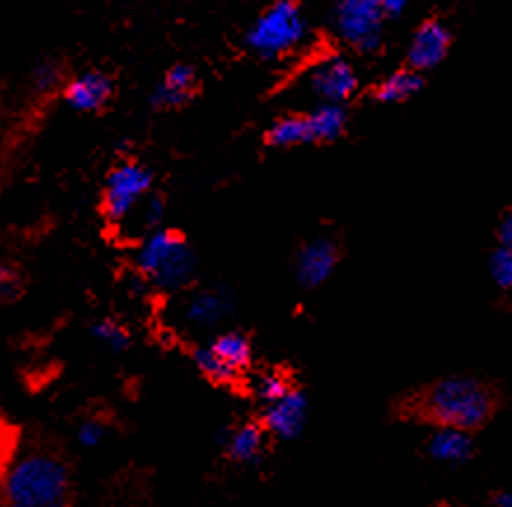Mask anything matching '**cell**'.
<instances>
[{"label":"cell","instance_id":"d4e9b609","mask_svg":"<svg viewBox=\"0 0 512 507\" xmlns=\"http://www.w3.org/2000/svg\"><path fill=\"white\" fill-rule=\"evenodd\" d=\"M489 269H491V279L496 281L498 288L512 290V253L498 248L496 253L491 255Z\"/></svg>","mask_w":512,"mask_h":507},{"label":"cell","instance_id":"44dd1931","mask_svg":"<svg viewBox=\"0 0 512 507\" xmlns=\"http://www.w3.org/2000/svg\"><path fill=\"white\" fill-rule=\"evenodd\" d=\"M92 337L113 353L127 351V346L131 342L129 330L124 328L120 321H115V318H101V321H96L92 325Z\"/></svg>","mask_w":512,"mask_h":507},{"label":"cell","instance_id":"e0dca14e","mask_svg":"<svg viewBox=\"0 0 512 507\" xmlns=\"http://www.w3.org/2000/svg\"><path fill=\"white\" fill-rule=\"evenodd\" d=\"M265 143L269 145V148H281V150L314 143V138H311L307 113H293V115L279 117V120H276L272 127L267 129Z\"/></svg>","mask_w":512,"mask_h":507},{"label":"cell","instance_id":"7a4b0ae2","mask_svg":"<svg viewBox=\"0 0 512 507\" xmlns=\"http://www.w3.org/2000/svg\"><path fill=\"white\" fill-rule=\"evenodd\" d=\"M3 500L5 507H71V468L45 451L24 456L5 475Z\"/></svg>","mask_w":512,"mask_h":507},{"label":"cell","instance_id":"ffe728a7","mask_svg":"<svg viewBox=\"0 0 512 507\" xmlns=\"http://www.w3.org/2000/svg\"><path fill=\"white\" fill-rule=\"evenodd\" d=\"M66 82V66L59 59L38 61L31 71V87L43 96L64 92Z\"/></svg>","mask_w":512,"mask_h":507},{"label":"cell","instance_id":"484cf974","mask_svg":"<svg viewBox=\"0 0 512 507\" xmlns=\"http://www.w3.org/2000/svg\"><path fill=\"white\" fill-rule=\"evenodd\" d=\"M106 435H108V423L99 419V416H92V419L82 421L78 428V442L87 449L99 447V444L106 440Z\"/></svg>","mask_w":512,"mask_h":507},{"label":"cell","instance_id":"d6986e66","mask_svg":"<svg viewBox=\"0 0 512 507\" xmlns=\"http://www.w3.org/2000/svg\"><path fill=\"white\" fill-rule=\"evenodd\" d=\"M421 87H424L421 73L412 71V68H400V71H393L389 78L375 89V99L382 103H405L410 101Z\"/></svg>","mask_w":512,"mask_h":507},{"label":"cell","instance_id":"ac0fdd59","mask_svg":"<svg viewBox=\"0 0 512 507\" xmlns=\"http://www.w3.org/2000/svg\"><path fill=\"white\" fill-rule=\"evenodd\" d=\"M309 129L314 143H332L344 134L349 122L347 106H335V103H321L309 110Z\"/></svg>","mask_w":512,"mask_h":507},{"label":"cell","instance_id":"603a6c76","mask_svg":"<svg viewBox=\"0 0 512 507\" xmlns=\"http://www.w3.org/2000/svg\"><path fill=\"white\" fill-rule=\"evenodd\" d=\"M290 388H293V384H290V379L286 377V374L267 372V374H262V377L258 379V384H255V395H258V400L262 402V405H269V402L283 398Z\"/></svg>","mask_w":512,"mask_h":507},{"label":"cell","instance_id":"7c38bea8","mask_svg":"<svg viewBox=\"0 0 512 507\" xmlns=\"http://www.w3.org/2000/svg\"><path fill=\"white\" fill-rule=\"evenodd\" d=\"M339 265V248L330 239H314L304 243L295 258V279L302 288L314 290L335 274Z\"/></svg>","mask_w":512,"mask_h":507},{"label":"cell","instance_id":"83f0119b","mask_svg":"<svg viewBox=\"0 0 512 507\" xmlns=\"http://www.w3.org/2000/svg\"><path fill=\"white\" fill-rule=\"evenodd\" d=\"M494 507H512V493H508V491L496 493Z\"/></svg>","mask_w":512,"mask_h":507},{"label":"cell","instance_id":"7402d4cb","mask_svg":"<svg viewBox=\"0 0 512 507\" xmlns=\"http://www.w3.org/2000/svg\"><path fill=\"white\" fill-rule=\"evenodd\" d=\"M164 215H166L164 199L159 197V194H150V197L138 206V211L134 213L131 222H136V225L145 232V236H148L164 227Z\"/></svg>","mask_w":512,"mask_h":507},{"label":"cell","instance_id":"8fae6325","mask_svg":"<svg viewBox=\"0 0 512 507\" xmlns=\"http://www.w3.org/2000/svg\"><path fill=\"white\" fill-rule=\"evenodd\" d=\"M449 45H452V33L438 19H428L412 33L410 45H407V68L424 73L440 66L445 61Z\"/></svg>","mask_w":512,"mask_h":507},{"label":"cell","instance_id":"4316f807","mask_svg":"<svg viewBox=\"0 0 512 507\" xmlns=\"http://www.w3.org/2000/svg\"><path fill=\"white\" fill-rule=\"evenodd\" d=\"M498 243L503 250H508V253H512V211L505 215L501 227H498Z\"/></svg>","mask_w":512,"mask_h":507},{"label":"cell","instance_id":"4fadbf2b","mask_svg":"<svg viewBox=\"0 0 512 507\" xmlns=\"http://www.w3.org/2000/svg\"><path fill=\"white\" fill-rule=\"evenodd\" d=\"M199 89V75L195 66L190 64H176L164 73L159 85L152 89L150 94V108L166 113V110H178L197 96Z\"/></svg>","mask_w":512,"mask_h":507},{"label":"cell","instance_id":"cb8c5ba5","mask_svg":"<svg viewBox=\"0 0 512 507\" xmlns=\"http://www.w3.org/2000/svg\"><path fill=\"white\" fill-rule=\"evenodd\" d=\"M24 293V274L15 265L0 262V304L15 302Z\"/></svg>","mask_w":512,"mask_h":507},{"label":"cell","instance_id":"30bf717a","mask_svg":"<svg viewBox=\"0 0 512 507\" xmlns=\"http://www.w3.org/2000/svg\"><path fill=\"white\" fill-rule=\"evenodd\" d=\"M307 412V395L293 386L283 398L265 405L260 421L267 428V433L276 440H295L302 433L304 423H307Z\"/></svg>","mask_w":512,"mask_h":507},{"label":"cell","instance_id":"5b68a950","mask_svg":"<svg viewBox=\"0 0 512 507\" xmlns=\"http://www.w3.org/2000/svg\"><path fill=\"white\" fill-rule=\"evenodd\" d=\"M307 22L297 0H272L246 33V45L265 61L288 57L304 43Z\"/></svg>","mask_w":512,"mask_h":507},{"label":"cell","instance_id":"8992f818","mask_svg":"<svg viewBox=\"0 0 512 507\" xmlns=\"http://www.w3.org/2000/svg\"><path fill=\"white\" fill-rule=\"evenodd\" d=\"M155 176L148 164L122 159L110 169L101 192V213L108 225L127 227L138 206L152 194Z\"/></svg>","mask_w":512,"mask_h":507},{"label":"cell","instance_id":"277c9868","mask_svg":"<svg viewBox=\"0 0 512 507\" xmlns=\"http://www.w3.org/2000/svg\"><path fill=\"white\" fill-rule=\"evenodd\" d=\"M407 10V0H339L335 5L337 36L358 54L384 47L386 26Z\"/></svg>","mask_w":512,"mask_h":507},{"label":"cell","instance_id":"5bb4252c","mask_svg":"<svg viewBox=\"0 0 512 507\" xmlns=\"http://www.w3.org/2000/svg\"><path fill=\"white\" fill-rule=\"evenodd\" d=\"M232 311V297L227 295L223 288H204L190 295L188 304H185V321L192 328L199 330H213L230 316Z\"/></svg>","mask_w":512,"mask_h":507},{"label":"cell","instance_id":"9c48e42d","mask_svg":"<svg viewBox=\"0 0 512 507\" xmlns=\"http://www.w3.org/2000/svg\"><path fill=\"white\" fill-rule=\"evenodd\" d=\"M61 96H64L66 106L73 108L75 113L94 115L106 110L110 101L115 99V82L106 71L89 68V71L68 78Z\"/></svg>","mask_w":512,"mask_h":507},{"label":"cell","instance_id":"6da1fadb","mask_svg":"<svg viewBox=\"0 0 512 507\" xmlns=\"http://www.w3.org/2000/svg\"><path fill=\"white\" fill-rule=\"evenodd\" d=\"M503 395L494 384L475 377H445L403 395L396 405L400 419L435 430L477 433L498 414Z\"/></svg>","mask_w":512,"mask_h":507},{"label":"cell","instance_id":"ba28073f","mask_svg":"<svg viewBox=\"0 0 512 507\" xmlns=\"http://www.w3.org/2000/svg\"><path fill=\"white\" fill-rule=\"evenodd\" d=\"M309 87L321 103L344 106L358 92V73L344 57H325L311 68Z\"/></svg>","mask_w":512,"mask_h":507},{"label":"cell","instance_id":"3957f363","mask_svg":"<svg viewBox=\"0 0 512 507\" xmlns=\"http://www.w3.org/2000/svg\"><path fill=\"white\" fill-rule=\"evenodd\" d=\"M136 272L145 286L176 293L195 281L197 255L181 232L162 227L145 236L138 246Z\"/></svg>","mask_w":512,"mask_h":507},{"label":"cell","instance_id":"52a82bcc","mask_svg":"<svg viewBox=\"0 0 512 507\" xmlns=\"http://www.w3.org/2000/svg\"><path fill=\"white\" fill-rule=\"evenodd\" d=\"M197 370L213 384H234L253 360V344L244 332L225 330L218 332L209 344L197 346L192 351Z\"/></svg>","mask_w":512,"mask_h":507},{"label":"cell","instance_id":"2e32d148","mask_svg":"<svg viewBox=\"0 0 512 507\" xmlns=\"http://www.w3.org/2000/svg\"><path fill=\"white\" fill-rule=\"evenodd\" d=\"M426 451L435 461L463 463L475 454V442L473 435L461 433V430H435Z\"/></svg>","mask_w":512,"mask_h":507},{"label":"cell","instance_id":"9a60e30c","mask_svg":"<svg viewBox=\"0 0 512 507\" xmlns=\"http://www.w3.org/2000/svg\"><path fill=\"white\" fill-rule=\"evenodd\" d=\"M267 428L262 421H246L227 433L225 451L234 463H255L265 454Z\"/></svg>","mask_w":512,"mask_h":507}]
</instances>
